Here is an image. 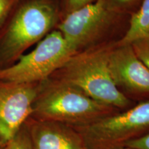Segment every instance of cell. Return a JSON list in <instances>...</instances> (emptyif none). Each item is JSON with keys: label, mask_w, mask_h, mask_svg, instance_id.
I'll use <instances>...</instances> for the list:
<instances>
[{"label": "cell", "mask_w": 149, "mask_h": 149, "mask_svg": "<svg viewBox=\"0 0 149 149\" xmlns=\"http://www.w3.org/2000/svg\"><path fill=\"white\" fill-rule=\"evenodd\" d=\"M120 111L93 100L79 89L58 79L40 87L31 117L34 120L79 126Z\"/></svg>", "instance_id": "obj_1"}, {"label": "cell", "mask_w": 149, "mask_h": 149, "mask_svg": "<svg viewBox=\"0 0 149 149\" xmlns=\"http://www.w3.org/2000/svg\"><path fill=\"white\" fill-rule=\"evenodd\" d=\"M111 48L76 53L59 69V79L69 84L100 103L122 111L135 105L117 87L109 66Z\"/></svg>", "instance_id": "obj_2"}, {"label": "cell", "mask_w": 149, "mask_h": 149, "mask_svg": "<svg viewBox=\"0 0 149 149\" xmlns=\"http://www.w3.org/2000/svg\"><path fill=\"white\" fill-rule=\"evenodd\" d=\"M86 149H122L149 134V100L91 124L72 126Z\"/></svg>", "instance_id": "obj_3"}, {"label": "cell", "mask_w": 149, "mask_h": 149, "mask_svg": "<svg viewBox=\"0 0 149 149\" xmlns=\"http://www.w3.org/2000/svg\"><path fill=\"white\" fill-rule=\"evenodd\" d=\"M74 52L59 31L49 33L32 51L23 54L12 66L0 70V81L35 84L59 70Z\"/></svg>", "instance_id": "obj_4"}, {"label": "cell", "mask_w": 149, "mask_h": 149, "mask_svg": "<svg viewBox=\"0 0 149 149\" xmlns=\"http://www.w3.org/2000/svg\"><path fill=\"white\" fill-rule=\"evenodd\" d=\"M57 16L55 6L47 0H32L24 4L15 15L1 41L3 58L18 59L28 48L49 33Z\"/></svg>", "instance_id": "obj_5"}, {"label": "cell", "mask_w": 149, "mask_h": 149, "mask_svg": "<svg viewBox=\"0 0 149 149\" xmlns=\"http://www.w3.org/2000/svg\"><path fill=\"white\" fill-rule=\"evenodd\" d=\"M115 11L105 0L95 2L68 13L58 30L74 53L90 46L108 29Z\"/></svg>", "instance_id": "obj_6"}, {"label": "cell", "mask_w": 149, "mask_h": 149, "mask_svg": "<svg viewBox=\"0 0 149 149\" xmlns=\"http://www.w3.org/2000/svg\"><path fill=\"white\" fill-rule=\"evenodd\" d=\"M39 91L40 87L35 84L0 81V144L3 146L31 117Z\"/></svg>", "instance_id": "obj_7"}, {"label": "cell", "mask_w": 149, "mask_h": 149, "mask_svg": "<svg viewBox=\"0 0 149 149\" xmlns=\"http://www.w3.org/2000/svg\"><path fill=\"white\" fill-rule=\"evenodd\" d=\"M109 66L117 87L128 99L149 100V69L130 45L117 46L109 54Z\"/></svg>", "instance_id": "obj_8"}, {"label": "cell", "mask_w": 149, "mask_h": 149, "mask_svg": "<svg viewBox=\"0 0 149 149\" xmlns=\"http://www.w3.org/2000/svg\"><path fill=\"white\" fill-rule=\"evenodd\" d=\"M27 128L33 149H86L82 137L71 126L33 119Z\"/></svg>", "instance_id": "obj_9"}, {"label": "cell", "mask_w": 149, "mask_h": 149, "mask_svg": "<svg viewBox=\"0 0 149 149\" xmlns=\"http://www.w3.org/2000/svg\"><path fill=\"white\" fill-rule=\"evenodd\" d=\"M144 37H149V0H144L139 10L131 16L129 27L117 46L129 45Z\"/></svg>", "instance_id": "obj_10"}, {"label": "cell", "mask_w": 149, "mask_h": 149, "mask_svg": "<svg viewBox=\"0 0 149 149\" xmlns=\"http://www.w3.org/2000/svg\"><path fill=\"white\" fill-rule=\"evenodd\" d=\"M3 149H33L27 126L22 127L14 138L3 147Z\"/></svg>", "instance_id": "obj_11"}, {"label": "cell", "mask_w": 149, "mask_h": 149, "mask_svg": "<svg viewBox=\"0 0 149 149\" xmlns=\"http://www.w3.org/2000/svg\"><path fill=\"white\" fill-rule=\"evenodd\" d=\"M130 45L136 56L149 69V37L138 39Z\"/></svg>", "instance_id": "obj_12"}, {"label": "cell", "mask_w": 149, "mask_h": 149, "mask_svg": "<svg viewBox=\"0 0 149 149\" xmlns=\"http://www.w3.org/2000/svg\"><path fill=\"white\" fill-rule=\"evenodd\" d=\"M95 1L96 0H65V6L67 13L91 4Z\"/></svg>", "instance_id": "obj_13"}, {"label": "cell", "mask_w": 149, "mask_h": 149, "mask_svg": "<svg viewBox=\"0 0 149 149\" xmlns=\"http://www.w3.org/2000/svg\"><path fill=\"white\" fill-rule=\"evenodd\" d=\"M18 0H0V25Z\"/></svg>", "instance_id": "obj_14"}, {"label": "cell", "mask_w": 149, "mask_h": 149, "mask_svg": "<svg viewBox=\"0 0 149 149\" xmlns=\"http://www.w3.org/2000/svg\"><path fill=\"white\" fill-rule=\"evenodd\" d=\"M125 147L133 149H149V134L136 140L130 141Z\"/></svg>", "instance_id": "obj_15"}, {"label": "cell", "mask_w": 149, "mask_h": 149, "mask_svg": "<svg viewBox=\"0 0 149 149\" xmlns=\"http://www.w3.org/2000/svg\"><path fill=\"white\" fill-rule=\"evenodd\" d=\"M110 8L116 12L120 9L128 8L133 5L136 0H105Z\"/></svg>", "instance_id": "obj_16"}, {"label": "cell", "mask_w": 149, "mask_h": 149, "mask_svg": "<svg viewBox=\"0 0 149 149\" xmlns=\"http://www.w3.org/2000/svg\"><path fill=\"white\" fill-rule=\"evenodd\" d=\"M3 146H2V145H1V144H0V149H3Z\"/></svg>", "instance_id": "obj_17"}, {"label": "cell", "mask_w": 149, "mask_h": 149, "mask_svg": "<svg viewBox=\"0 0 149 149\" xmlns=\"http://www.w3.org/2000/svg\"><path fill=\"white\" fill-rule=\"evenodd\" d=\"M122 149H133V148H122Z\"/></svg>", "instance_id": "obj_18"}]
</instances>
